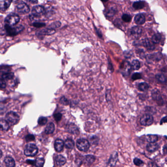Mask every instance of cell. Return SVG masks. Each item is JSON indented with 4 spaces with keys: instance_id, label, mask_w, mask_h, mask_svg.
<instances>
[{
    "instance_id": "cell-1",
    "label": "cell",
    "mask_w": 167,
    "mask_h": 167,
    "mask_svg": "<svg viewBox=\"0 0 167 167\" xmlns=\"http://www.w3.org/2000/svg\"><path fill=\"white\" fill-rule=\"evenodd\" d=\"M20 21V17L17 14H10L5 19V23L6 25L14 26L17 24Z\"/></svg>"
},
{
    "instance_id": "cell-2",
    "label": "cell",
    "mask_w": 167,
    "mask_h": 167,
    "mask_svg": "<svg viewBox=\"0 0 167 167\" xmlns=\"http://www.w3.org/2000/svg\"><path fill=\"white\" fill-rule=\"evenodd\" d=\"M5 29L6 32L9 36H15L20 33L22 30L24 29V27L22 25L18 27L14 26H9L8 25H5Z\"/></svg>"
},
{
    "instance_id": "cell-3",
    "label": "cell",
    "mask_w": 167,
    "mask_h": 167,
    "mask_svg": "<svg viewBox=\"0 0 167 167\" xmlns=\"http://www.w3.org/2000/svg\"><path fill=\"white\" fill-rule=\"evenodd\" d=\"M38 152V148L34 144H29L25 149L24 154L27 156H34Z\"/></svg>"
},
{
    "instance_id": "cell-4",
    "label": "cell",
    "mask_w": 167,
    "mask_h": 167,
    "mask_svg": "<svg viewBox=\"0 0 167 167\" xmlns=\"http://www.w3.org/2000/svg\"><path fill=\"white\" fill-rule=\"evenodd\" d=\"M45 11L44 7L41 6H34L32 10V13L30 15V18L32 20H36L40 15L44 13Z\"/></svg>"
},
{
    "instance_id": "cell-5",
    "label": "cell",
    "mask_w": 167,
    "mask_h": 167,
    "mask_svg": "<svg viewBox=\"0 0 167 167\" xmlns=\"http://www.w3.org/2000/svg\"><path fill=\"white\" fill-rule=\"evenodd\" d=\"M76 146L79 150L87 152L89 149L90 144L86 139H79L76 142Z\"/></svg>"
},
{
    "instance_id": "cell-6",
    "label": "cell",
    "mask_w": 167,
    "mask_h": 167,
    "mask_svg": "<svg viewBox=\"0 0 167 167\" xmlns=\"http://www.w3.org/2000/svg\"><path fill=\"white\" fill-rule=\"evenodd\" d=\"M154 122V118L149 114H145L140 119V123L144 126H149Z\"/></svg>"
},
{
    "instance_id": "cell-7",
    "label": "cell",
    "mask_w": 167,
    "mask_h": 167,
    "mask_svg": "<svg viewBox=\"0 0 167 167\" xmlns=\"http://www.w3.org/2000/svg\"><path fill=\"white\" fill-rule=\"evenodd\" d=\"M6 119L8 121H9L13 125L17 124L20 120V118L18 115L14 112L12 111L8 113L6 115Z\"/></svg>"
},
{
    "instance_id": "cell-8",
    "label": "cell",
    "mask_w": 167,
    "mask_h": 167,
    "mask_svg": "<svg viewBox=\"0 0 167 167\" xmlns=\"http://www.w3.org/2000/svg\"><path fill=\"white\" fill-rule=\"evenodd\" d=\"M17 11L22 14H26L29 13L30 11L29 6L24 2H21L17 6Z\"/></svg>"
},
{
    "instance_id": "cell-9",
    "label": "cell",
    "mask_w": 167,
    "mask_h": 167,
    "mask_svg": "<svg viewBox=\"0 0 167 167\" xmlns=\"http://www.w3.org/2000/svg\"><path fill=\"white\" fill-rule=\"evenodd\" d=\"M131 33L135 38H139L142 33V29L138 26H134L131 29Z\"/></svg>"
},
{
    "instance_id": "cell-10",
    "label": "cell",
    "mask_w": 167,
    "mask_h": 167,
    "mask_svg": "<svg viewBox=\"0 0 167 167\" xmlns=\"http://www.w3.org/2000/svg\"><path fill=\"white\" fill-rule=\"evenodd\" d=\"M144 47L146 48L148 50H154L155 49V46L152 42H150L148 39H144L141 41V44Z\"/></svg>"
},
{
    "instance_id": "cell-11",
    "label": "cell",
    "mask_w": 167,
    "mask_h": 167,
    "mask_svg": "<svg viewBox=\"0 0 167 167\" xmlns=\"http://www.w3.org/2000/svg\"><path fill=\"white\" fill-rule=\"evenodd\" d=\"M134 22L136 24L138 25H142L145 23L146 17L143 14H138L135 16Z\"/></svg>"
},
{
    "instance_id": "cell-12",
    "label": "cell",
    "mask_w": 167,
    "mask_h": 167,
    "mask_svg": "<svg viewBox=\"0 0 167 167\" xmlns=\"http://www.w3.org/2000/svg\"><path fill=\"white\" fill-rule=\"evenodd\" d=\"M13 0H0V10L6 11L11 6Z\"/></svg>"
},
{
    "instance_id": "cell-13",
    "label": "cell",
    "mask_w": 167,
    "mask_h": 167,
    "mask_svg": "<svg viewBox=\"0 0 167 167\" xmlns=\"http://www.w3.org/2000/svg\"><path fill=\"white\" fill-rule=\"evenodd\" d=\"M64 142L61 139H57L55 142V148L56 152H61L64 148Z\"/></svg>"
},
{
    "instance_id": "cell-14",
    "label": "cell",
    "mask_w": 167,
    "mask_h": 167,
    "mask_svg": "<svg viewBox=\"0 0 167 167\" xmlns=\"http://www.w3.org/2000/svg\"><path fill=\"white\" fill-rule=\"evenodd\" d=\"M121 68L122 72L125 74H127V73L129 74L131 67V64H129L128 62L125 61L121 64Z\"/></svg>"
},
{
    "instance_id": "cell-15",
    "label": "cell",
    "mask_w": 167,
    "mask_h": 167,
    "mask_svg": "<svg viewBox=\"0 0 167 167\" xmlns=\"http://www.w3.org/2000/svg\"><path fill=\"white\" fill-rule=\"evenodd\" d=\"M152 97L154 100L157 101V102H162V99L161 97V94L160 93L159 91L158 90L154 89L152 91Z\"/></svg>"
},
{
    "instance_id": "cell-16",
    "label": "cell",
    "mask_w": 167,
    "mask_h": 167,
    "mask_svg": "<svg viewBox=\"0 0 167 167\" xmlns=\"http://www.w3.org/2000/svg\"><path fill=\"white\" fill-rule=\"evenodd\" d=\"M117 13V9L116 8L113 6H111L107 9V11L105 12V15L108 17H112L114 16Z\"/></svg>"
},
{
    "instance_id": "cell-17",
    "label": "cell",
    "mask_w": 167,
    "mask_h": 167,
    "mask_svg": "<svg viewBox=\"0 0 167 167\" xmlns=\"http://www.w3.org/2000/svg\"><path fill=\"white\" fill-rule=\"evenodd\" d=\"M55 161L56 164L58 166H60L64 165V164H65L66 162V158L61 155H58L56 156L55 159Z\"/></svg>"
},
{
    "instance_id": "cell-18",
    "label": "cell",
    "mask_w": 167,
    "mask_h": 167,
    "mask_svg": "<svg viewBox=\"0 0 167 167\" xmlns=\"http://www.w3.org/2000/svg\"><path fill=\"white\" fill-rule=\"evenodd\" d=\"M159 146L158 144L155 143H150L147 146V149L149 152H154L158 150Z\"/></svg>"
},
{
    "instance_id": "cell-19",
    "label": "cell",
    "mask_w": 167,
    "mask_h": 167,
    "mask_svg": "<svg viewBox=\"0 0 167 167\" xmlns=\"http://www.w3.org/2000/svg\"><path fill=\"white\" fill-rule=\"evenodd\" d=\"M9 128V124L6 120L0 121V129L3 131H8Z\"/></svg>"
},
{
    "instance_id": "cell-20",
    "label": "cell",
    "mask_w": 167,
    "mask_h": 167,
    "mask_svg": "<svg viewBox=\"0 0 167 167\" xmlns=\"http://www.w3.org/2000/svg\"><path fill=\"white\" fill-rule=\"evenodd\" d=\"M4 162L7 167H13L15 166V161L11 157H6L5 159Z\"/></svg>"
},
{
    "instance_id": "cell-21",
    "label": "cell",
    "mask_w": 167,
    "mask_h": 167,
    "mask_svg": "<svg viewBox=\"0 0 167 167\" xmlns=\"http://www.w3.org/2000/svg\"><path fill=\"white\" fill-rule=\"evenodd\" d=\"M66 129L69 132H70L72 133L76 134L77 132H78V128L74 123H71V124L68 125L67 128H66Z\"/></svg>"
},
{
    "instance_id": "cell-22",
    "label": "cell",
    "mask_w": 167,
    "mask_h": 167,
    "mask_svg": "<svg viewBox=\"0 0 167 167\" xmlns=\"http://www.w3.org/2000/svg\"><path fill=\"white\" fill-rule=\"evenodd\" d=\"M55 126L54 124L53 123H50L46 128V133L47 134L53 133V131H55Z\"/></svg>"
},
{
    "instance_id": "cell-23",
    "label": "cell",
    "mask_w": 167,
    "mask_h": 167,
    "mask_svg": "<svg viewBox=\"0 0 167 167\" xmlns=\"http://www.w3.org/2000/svg\"><path fill=\"white\" fill-rule=\"evenodd\" d=\"M145 6V3L144 1H138L134 2L133 4V7L136 10L141 9Z\"/></svg>"
},
{
    "instance_id": "cell-24",
    "label": "cell",
    "mask_w": 167,
    "mask_h": 167,
    "mask_svg": "<svg viewBox=\"0 0 167 167\" xmlns=\"http://www.w3.org/2000/svg\"><path fill=\"white\" fill-rule=\"evenodd\" d=\"M157 135L154 134H149L147 136V140L149 143H155L158 141Z\"/></svg>"
},
{
    "instance_id": "cell-25",
    "label": "cell",
    "mask_w": 167,
    "mask_h": 167,
    "mask_svg": "<svg viewBox=\"0 0 167 167\" xmlns=\"http://www.w3.org/2000/svg\"><path fill=\"white\" fill-rule=\"evenodd\" d=\"M55 32V30L53 29H42L39 32L40 34H44V35H51L53 34Z\"/></svg>"
},
{
    "instance_id": "cell-26",
    "label": "cell",
    "mask_w": 167,
    "mask_h": 167,
    "mask_svg": "<svg viewBox=\"0 0 167 167\" xmlns=\"http://www.w3.org/2000/svg\"><path fill=\"white\" fill-rule=\"evenodd\" d=\"M161 40V35L160 34H155L152 37V41L154 44H158Z\"/></svg>"
},
{
    "instance_id": "cell-27",
    "label": "cell",
    "mask_w": 167,
    "mask_h": 167,
    "mask_svg": "<svg viewBox=\"0 0 167 167\" xmlns=\"http://www.w3.org/2000/svg\"><path fill=\"white\" fill-rule=\"evenodd\" d=\"M117 157L118 156H117V152H115V155H112L109 161L108 165L110 166H113L115 165L116 163L117 162V159H118Z\"/></svg>"
},
{
    "instance_id": "cell-28",
    "label": "cell",
    "mask_w": 167,
    "mask_h": 167,
    "mask_svg": "<svg viewBox=\"0 0 167 167\" xmlns=\"http://www.w3.org/2000/svg\"><path fill=\"white\" fill-rule=\"evenodd\" d=\"M131 67L134 70H138L140 68V63L138 60H134L132 61Z\"/></svg>"
},
{
    "instance_id": "cell-29",
    "label": "cell",
    "mask_w": 167,
    "mask_h": 167,
    "mask_svg": "<svg viewBox=\"0 0 167 167\" xmlns=\"http://www.w3.org/2000/svg\"><path fill=\"white\" fill-rule=\"evenodd\" d=\"M65 145L66 147L68 149H72L74 147V142L73 140L70 139H68L66 140L65 142Z\"/></svg>"
},
{
    "instance_id": "cell-30",
    "label": "cell",
    "mask_w": 167,
    "mask_h": 167,
    "mask_svg": "<svg viewBox=\"0 0 167 167\" xmlns=\"http://www.w3.org/2000/svg\"><path fill=\"white\" fill-rule=\"evenodd\" d=\"M149 88V85L145 82H142L139 85V88L142 91H147Z\"/></svg>"
},
{
    "instance_id": "cell-31",
    "label": "cell",
    "mask_w": 167,
    "mask_h": 167,
    "mask_svg": "<svg viewBox=\"0 0 167 167\" xmlns=\"http://www.w3.org/2000/svg\"><path fill=\"white\" fill-rule=\"evenodd\" d=\"M44 163H45V160H44V158H38L35 161V165L37 167H43L44 165Z\"/></svg>"
},
{
    "instance_id": "cell-32",
    "label": "cell",
    "mask_w": 167,
    "mask_h": 167,
    "mask_svg": "<svg viewBox=\"0 0 167 167\" xmlns=\"http://www.w3.org/2000/svg\"><path fill=\"white\" fill-rule=\"evenodd\" d=\"M3 79H4L6 80H9V79H12L14 77V74L13 73H5L2 76Z\"/></svg>"
},
{
    "instance_id": "cell-33",
    "label": "cell",
    "mask_w": 167,
    "mask_h": 167,
    "mask_svg": "<svg viewBox=\"0 0 167 167\" xmlns=\"http://www.w3.org/2000/svg\"><path fill=\"white\" fill-rule=\"evenodd\" d=\"M132 17L131 15L128 14H124L122 16V20L126 23H129L131 21Z\"/></svg>"
},
{
    "instance_id": "cell-34",
    "label": "cell",
    "mask_w": 167,
    "mask_h": 167,
    "mask_svg": "<svg viewBox=\"0 0 167 167\" xmlns=\"http://www.w3.org/2000/svg\"><path fill=\"white\" fill-rule=\"evenodd\" d=\"M156 79L159 82L162 83H165L167 81V79L166 78L165 76L163 74H157L156 76Z\"/></svg>"
},
{
    "instance_id": "cell-35",
    "label": "cell",
    "mask_w": 167,
    "mask_h": 167,
    "mask_svg": "<svg viewBox=\"0 0 167 167\" xmlns=\"http://www.w3.org/2000/svg\"><path fill=\"white\" fill-rule=\"evenodd\" d=\"M85 160L88 164H92L94 162L95 160V158L93 155H87L85 156Z\"/></svg>"
},
{
    "instance_id": "cell-36",
    "label": "cell",
    "mask_w": 167,
    "mask_h": 167,
    "mask_svg": "<svg viewBox=\"0 0 167 167\" xmlns=\"http://www.w3.org/2000/svg\"><path fill=\"white\" fill-rule=\"evenodd\" d=\"M48 120L47 118L44 117H40L38 120V123L40 125L43 126L47 123Z\"/></svg>"
},
{
    "instance_id": "cell-37",
    "label": "cell",
    "mask_w": 167,
    "mask_h": 167,
    "mask_svg": "<svg viewBox=\"0 0 167 167\" xmlns=\"http://www.w3.org/2000/svg\"><path fill=\"white\" fill-rule=\"evenodd\" d=\"M133 162L135 165L137 166H141L143 165L144 164L143 161L138 158H135L134 159Z\"/></svg>"
},
{
    "instance_id": "cell-38",
    "label": "cell",
    "mask_w": 167,
    "mask_h": 167,
    "mask_svg": "<svg viewBox=\"0 0 167 167\" xmlns=\"http://www.w3.org/2000/svg\"><path fill=\"white\" fill-rule=\"evenodd\" d=\"M141 78V76L140 73H136L133 74L132 76V79L133 80H136V79H140Z\"/></svg>"
},
{
    "instance_id": "cell-39",
    "label": "cell",
    "mask_w": 167,
    "mask_h": 167,
    "mask_svg": "<svg viewBox=\"0 0 167 167\" xmlns=\"http://www.w3.org/2000/svg\"><path fill=\"white\" fill-rule=\"evenodd\" d=\"M33 26L36 27H42L45 26V24L40 22H35L33 24Z\"/></svg>"
},
{
    "instance_id": "cell-40",
    "label": "cell",
    "mask_w": 167,
    "mask_h": 167,
    "mask_svg": "<svg viewBox=\"0 0 167 167\" xmlns=\"http://www.w3.org/2000/svg\"><path fill=\"white\" fill-rule=\"evenodd\" d=\"M6 82H5V81L3 79H0V88L4 89L6 87Z\"/></svg>"
},
{
    "instance_id": "cell-41",
    "label": "cell",
    "mask_w": 167,
    "mask_h": 167,
    "mask_svg": "<svg viewBox=\"0 0 167 167\" xmlns=\"http://www.w3.org/2000/svg\"><path fill=\"white\" fill-rule=\"evenodd\" d=\"M62 118V115L60 113H56V114L54 115V118L56 121H59L61 120V119Z\"/></svg>"
},
{
    "instance_id": "cell-42",
    "label": "cell",
    "mask_w": 167,
    "mask_h": 167,
    "mask_svg": "<svg viewBox=\"0 0 167 167\" xmlns=\"http://www.w3.org/2000/svg\"><path fill=\"white\" fill-rule=\"evenodd\" d=\"M61 26V23L60 22H55V23H53L51 25V27H53V28H57V27H58Z\"/></svg>"
},
{
    "instance_id": "cell-43",
    "label": "cell",
    "mask_w": 167,
    "mask_h": 167,
    "mask_svg": "<svg viewBox=\"0 0 167 167\" xmlns=\"http://www.w3.org/2000/svg\"><path fill=\"white\" fill-rule=\"evenodd\" d=\"M35 139L34 137V135H28L26 136V139L27 141H32V140H34V139Z\"/></svg>"
},
{
    "instance_id": "cell-44",
    "label": "cell",
    "mask_w": 167,
    "mask_h": 167,
    "mask_svg": "<svg viewBox=\"0 0 167 167\" xmlns=\"http://www.w3.org/2000/svg\"><path fill=\"white\" fill-rule=\"evenodd\" d=\"M60 102L63 105H66L68 104V100L65 97H62L60 99Z\"/></svg>"
},
{
    "instance_id": "cell-45",
    "label": "cell",
    "mask_w": 167,
    "mask_h": 167,
    "mask_svg": "<svg viewBox=\"0 0 167 167\" xmlns=\"http://www.w3.org/2000/svg\"><path fill=\"white\" fill-rule=\"evenodd\" d=\"M125 56L127 58H129V56H131L132 55V53L131 51H126L125 52Z\"/></svg>"
},
{
    "instance_id": "cell-46",
    "label": "cell",
    "mask_w": 167,
    "mask_h": 167,
    "mask_svg": "<svg viewBox=\"0 0 167 167\" xmlns=\"http://www.w3.org/2000/svg\"><path fill=\"white\" fill-rule=\"evenodd\" d=\"M95 30H96V33L97 34V35H98V36L100 37V38H102V34H101V32H100V30H98L97 29V27H95Z\"/></svg>"
},
{
    "instance_id": "cell-47",
    "label": "cell",
    "mask_w": 167,
    "mask_h": 167,
    "mask_svg": "<svg viewBox=\"0 0 167 167\" xmlns=\"http://www.w3.org/2000/svg\"><path fill=\"white\" fill-rule=\"evenodd\" d=\"M166 119H167V117H165L164 118H163L162 119V120H161V123H160L161 125L163 123H165L166 122V120H167Z\"/></svg>"
},
{
    "instance_id": "cell-48",
    "label": "cell",
    "mask_w": 167,
    "mask_h": 167,
    "mask_svg": "<svg viewBox=\"0 0 167 167\" xmlns=\"http://www.w3.org/2000/svg\"><path fill=\"white\" fill-rule=\"evenodd\" d=\"M27 2H30L31 3H36L37 2V0H26Z\"/></svg>"
},
{
    "instance_id": "cell-49",
    "label": "cell",
    "mask_w": 167,
    "mask_h": 167,
    "mask_svg": "<svg viewBox=\"0 0 167 167\" xmlns=\"http://www.w3.org/2000/svg\"><path fill=\"white\" fill-rule=\"evenodd\" d=\"M102 2H108V0H101Z\"/></svg>"
},
{
    "instance_id": "cell-50",
    "label": "cell",
    "mask_w": 167,
    "mask_h": 167,
    "mask_svg": "<svg viewBox=\"0 0 167 167\" xmlns=\"http://www.w3.org/2000/svg\"><path fill=\"white\" fill-rule=\"evenodd\" d=\"M2 152H1V150H0V158L2 157Z\"/></svg>"
}]
</instances>
